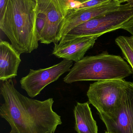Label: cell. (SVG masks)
Instances as JSON below:
<instances>
[{"label":"cell","instance_id":"cell-1","mask_svg":"<svg viewBox=\"0 0 133 133\" xmlns=\"http://www.w3.org/2000/svg\"><path fill=\"white\" fill-rule=\"evenodd\" d=\"M0 93L4 102L0 116L16 133H54L62 124L61 117L53 111L54 101L29 98L16 89L12 79L1 83Z\"/></svg>","mask_w":133,"mask_h":133},{"label":"cell","instance_id":"cell-2","mask_svg":"<svg viewBox=\"0 0 133 133\" xmlns=\"http://www.w3.org/2000/svg\"><path fill=\"white\" fill-rule=\"evenodd\" d=\"M37 5L34 0H9L0 16V29L20 55L38 48Z\"/></svg>","mask_w":133,"mask_h":133},{"label":"cell","instance_id":"cell-3","mask_svg":"<svg viewBox=\"0 0 133 133\" xmlns=\"http://www.w3.org/2000/svg\"><path fill=\"white\" fill-rule=\"evenodd\" d=\"M132 74L131 66L118 55L104 52L75 62L64 78L66 83L87 81L124 79Z\"/></svg>","mask_w":133,"mask_h":133},{"label":"cell","instance_id":"cell-4","mask_svg":"<svg viewBox=\"0 0 133 133\" xmlns=\"http://www.w3.org/2000/svg\"><path fill=\"white\" fill-rule=\"evenodd\" d=\"M133 17V7L127 3L122 4L118 9L101 15L77 26L61 40L86 36L99 37L105 34L121 29Z\"/></svg>","mask_w":133,"mask_h":133},{"label":"cell","instance_id":"cell-5","mask_svg":"<svg viewBox=\"0 0 133 133\" xmlns=\"http://www.w3.org/2000/svg\"><path fill=\"white\" fill-rule=\"evenodd\" d=\"M124 79L99 81L91 84L87 92L90 104L97 110L99 116L111 118L120 103Z\"/></svg>","mask_w":133,"mask_h":133},{"label":"cell","instance_id":"cell-6","mask_svg":"<svg viewBox=\"0 0 133 133\" xmlns=\"http://www.w3.org/2000/svg\"><path fill=\"white\" fill-rule=\"evenodd\" d=\"M73 61L64 60L57 64L44 69L30 70L29 74L20 79L22 89L29 97H35L45 87L58 80L66 72H69Z\"/></svg>","mask_w":133,"mask_h":133},{"label":"cell","instance_id":"cell-7","mask_svg":"<svg viewBox=\"0 0 133 133\" xmlns=\"http://www.w3.org/2000/svg\"><path fill=\"white\" fill-rule=\"evenodd\" d=\"M109 133H133V83L126 81L120 103L111 118L99 116Z\"/></svg>","mask_w":133,"mask_h":133},{"label":"cell","instance_id":"cell-8","mask_svg":"<svg viewBox=\"0 0 133 133\" xmlns=\"http://www.w3.org/2000/svg\"><path fill=\"white\" fill-rule=\"evenodd\" d=\"M123 2L112 0L93 8L84 9H70L62 22L59 32V41L69 31L79 25L101 15L118 9Z\"/></svg>","mask_w":133,"mask_h":133},{"label":"cell","instance_id":"cell-9","mask_svg":"<svg viewBox=\"0 0 133 133\" xmlns=\"http://www.w3.org/2000/svg\"><path fill=\"white\" fill-rule=\"evenodd\" d=\"M64 17L54 5L38 13L36 26L39 42L45 44L58 43L60 28Z\"/></svg>","mask_w":133,"mask_h":133},{"label":"cell","instance_id":"cell-10","mask_svg":"<svg viewBox=\"0 0 133 133\" xmlns=\"http://www.w3.org/2000/svg\"><path fill=\"white\" fill-rule=\"evenodd\" d=\"M98 37L86 36L62 39L54 44L52 54L58 58L77 62L84 58L87 51L93 46Z\"/></svg>","mask_w":133,"mask_h":133},{"label":"cell","instance_id":"cell-11","mask_svg":"<svg viewBox=\"0 0 133 133\" xmlns=\"http://www.w3.org/2000/svg\"><path fill=\"white\" fill-rule=\"evenodd\" d=\"M20 54L11 44L1 39L0 41V80L4 82L17 76L21 62Z\"/></svg>","mask_w":133,"mask_h":133},{"label":"cell","instance_id":"cell-12","mask_svg":"<svg viewBox=\"0 0 133 133\" xmlns=\"http://www.w3.org/2000/svg\"><path fill=\"white\" fill-rule=\"evenodd\" d=\"M75 129L77 133H98L97 122L92 115L88 102H77L73 109Z\"/></svg>","mask_w":133,"mask_h":133},{"label":"cell","instance_id":"cell-13","mask_svg":"<svg viewBox=\"0 0 133 133\" xmlns=\"http://www.w3.org/2000/svg\"><path fill=\"white\" fill-rule=\"evenodd\" d=\"M115 42L121 49L124 58L131 66L133 75V36H119L115 39Z\"/></svg>","mask_w":133,"mask_h":133},{"label":"cell","instance_id":"cell-14","mask_svg":"<svg viewBox=\"0 0 133 133\" xmlns=\"http://www.w3.org/2000/svg\"><path fill=\"white\" fill-rule=\"evenodd\" d=\"M37 5L38 13L45 11L52 5H54L64 16L69 9V4L73 0H34Z\"/></svg>","mask_w":133,"mask_h":133},{"label":"cell","instance_id":"cell-15","mask_svg":"<svg viewBox=\"0 0 133 133\" xmlns=\"http://www.w3.org/2000/svg\"><path fill=\"white\" fill-rule=\"evenodd\" d=\"M111 1L112 0H88L82 3H77L75 8L73 9H80L93 8Z\"/></svg>","mask_w":133,"mask_h":133},{"label":"cell","instance_id":"cell-16","mask_svg":"<svg viewBox=\"0 0 133 133\" xmlns=\"http://www.w3.org/2000/svg\"><path fill=\"white\" fill-rule=\"evenodd\" d=\"M121 29L126 30L133 36V17L125 23Z\"/></svg>","mask_w":133,"mask_h":133},{"label":"cell","instance_id":"cell-17","mask_svg":"<svg viewBox=\"0 0 133 133\" xmlns=\"http://www.w3.org/2000/svg\"><path fill=\"white\" fill-rule=\"evenodd\" d=\"M8 1L9 0H0V16L3 15Z\"/></svg>","mask_w":133,"mask_h":133},{"label":"cell","instance_id":"cell-18","mask_svg":"<svg viewBox=\"0 0 133 133\" xmlns=\"http://www.w3.org/2000/svg\"><path fill=\"white\" fill-rule=\"evenodd\" d=\"M125 2H127V4L133 8V0H126Z\"/></svg>","mask_w":133,"mask_h":133},{"label":"cell","instance_id":"cell-19","mask_svg":"<svg viewBox=\"0 0 133 133\" xmlns=\"http://www.w3.org/2000/svg\"><path fill=\"white\" fill-rule=\"evenodd\" d=\"M87 1H88V0H73V1L77 3H80Z\"/></svg>","mask_w":133,"mask_h":133},{"label":"cell","instance_id":"cell-20","mask_svg":"<svg viewBox=\"0 0 133 133\" xmlns=\"http://www.w3.org/2000/svg\"><path fill=\"white\" fill-rule=\"evenodd\" d=\"M120 1H122L123 2H125L126 0H120Z\"/></svg>","mask_w":133,"mask_h":133},{"label":"cell","instance_id":"cell-21","mask_svg":"<svg viewBox=\"0 0 133 133\" xmlns=\"http://www.w3.org/2000/svg\"><path fill=\"white\" fill-rule=\"evenodd\" d=\"M15 133V132H12V131H11V132H10V133Z\"/></svg>","mask_w":133,"mask_h":133},{"label":"cell","instance_id":"cell-22","mask_svg":"<svg viewBox=\"0 0 133 133\" xmlns=\"http://www.w3.org/2000/svg\"><path fill=\"white\" fill-rule=\"evenodd\" d=\"M105 133H109L108 132H107V131H106V132H105Z\"/></svg>","mask_w":133,"mask_h":133}]
</instances>
